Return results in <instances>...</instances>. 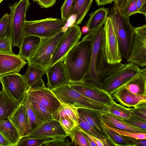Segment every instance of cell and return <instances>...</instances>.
I'll list each match as a JSON object with an SVG mask.
<instances>
[{"label": "cell", "mask_w": 146, "mask_h": 146, "mask_svg": "<svg viewBox=\"0 0 146 146\" xmlns=\"http://www.w3.org/2000/svg\"><path fill=\"white\" fill-rule=\"evenodd\" d=\"M100 111L86 108H77L78 113L82 116L96 131L110 143L105 129L104 123L99 115Z\"/></svg>", "instance_id": "cell-21"}, {"label": "cell", "mask_w": 146, "mask_h": 146, "mask_svg": "<svg viewBox=\"0 0 146 146\" xmlns=\"http://www.w3.org/2000/svg\"><path fill=\"white\" fill-rule=\"evenodd\" d=\"M82 35L78 25H73L69 27L58 44L48 67L64 59L69 51L79 42Z\"/></svg>", "instance_id": "cell-12"}, {"label": "cell", "mask_w": 146, "mask_h": 146, "mask_svg": "<svg viewBox=\"0 0 146 146\" xmlns=\"http://www.w3.org/2000/svg\"><path fill=\"white\" fill-rule=\"evenodd\" d=\"M140 69L139 67L130 62L108 63L99 77L102 87L111 95L117 88L135 76Z\"/></svg>", "instance_id": "cell-3"}, {"label": "cell", "mask_w": 146, "mask_h": 146, "mask_svg": "<svg viewBox=\"0 0 146 146\" xmlns=\"http://www.w3.org/2000/svg\"><path fill=\"white\" fill-rule=\"evenodd\" d=\"M79 129L85 135L87 136L91 140L94 142L96 144L97 146H104L103 143L102 141L88 134L82 129L79 127Z\"/></svg>", "instance_id": "cell-48"}, {"label": "cell", "mask_w": 146, "mask_h": 146, "mask_svg": "<svg viewBox=\"0 0 146 146\" xmlns=\"http://www.w3.org/2000/svg\"><path fill=\"white\" fill-rule=\"evenodd\" d=\"M109 10L108 8L103 6L89 14L90 18L85 23V26L88 28V33L104 25L108 17Z\"/></svg>", "instance_id": "cell-25"}, {"label": "cell", "mask_w": 146, "mask_h": 146, "mask_svg": "<svg viewBox=\"0 0 146 146\" xmlns=\"http://www.w3.org/2000/svg\"><path fill=\"white\" fill-rule=\"evenodd\" d=\"M137 0H128L125 5L119 11L124 15L130 16L138 13L136 6Z\"/></svg>", "instance_id": "cell-39"}, {"label": "cell", "mask_w": 146, "mask_h": 146, "mask_svg": "<svg viewBox=\"0 0 146 146\" xmlns=\"http://www.w3.org/2000/svg\"><path fill=\"white\" fill-rule=\"evenodd\" d=\"M48 88L50 90L67 84L69 79L66 70L62 59L46 69Z\"/></svg>", "instance_id": "cell-16"}, {"label": "cell", "mask_w": 146, "mask_h": 146, "mask_svg": "<svg viewBox=\"0 0 146 146\" xmlns=\"http://www.w3.org/2000/svg\"><path fill=\"white\" fill-rule=\"evenodd\" d=\"M132 108H127L115 101L109 106L108 111L112 114L122 118H128L132 113Z\"/></svg>", "instance_id": "cell-35"}, {"label": "cell", "mask_w": 146, "mask_h": 146, "mask_svg": "<svg viewBox=\"0 0 146 146\" xmlns=\"http://www.w3.org/2000/svg\"><path fill=\"white\" fill-rule=\"evenodd\" d=\"M106 125L108 127L109 129L118 133L121 135L136 139H146V134L145 133L132 132L111 127L107 125Z\"/></svg>", "instance_id": "cell-43"}, {"label": "cell", "mask_w": 146, "mask_h": 146, "mask_svg": "<svg viewBox=\"0 0 146 146\" xmlns=\"http://www.w3.org/2000/svg\"><path fill=\"white\" fill-rule=\"evenodd\" d=\"M3 0H0V4Z\"/></svg>", "instance_id": "cell-55"}, {"label": "cell", "mask_w": 146, "mask_h": 146, "mask_svg": "<svg viewBox=\"0 0 146 146\" xmlns=\"http://www.w3.org/2000/svg\"><path fill=\"white\" fill-rule=\"evenodd\" d=\"M123 120L127 123L133 127L146 130V121L132 113L128 118H122Z\"/></svg>", "instance_id": "cell-38"}, {"label": "cell", "mask_w": 146, "mask_h": 146, "mask_svg": "<svg viewBox=\"0 0 146 146\" xmlns=\"http://www.w3.org/2000/svg\"><path fill=\"white\" fill-rule=\"evenodd\" d=\"M50 138H33L23 136L19 141L17 146H41Z\"/></svg>", "instance_id": "cell-36"}, {"label": "cell", "mask_w": 146, "mask_h": 146, "mask_svg": "<svg viewBox=\"0 0 146 146\" xmlns=\"http://www.w3.org/2000/svg\"><path fill=\"white\" fill-rule=\"evenodd\" d=\"M78 115V126L82 129L100 140L104 146L113 145L108 139L96 131L82 116L79 113Z\"/></svg>", "instance_id": "cell-31"}, {"label": "cell", "mask_w": 146, "mask_h": 146, "mask_svg": "<svg viewBox=\"0 0 146 146\" xmlns=\"http://www.w3.org/2000/svg\"><path fill=\"white\" fill-rule=\"evenodd\" d=\"M23 100L26 102V111L28 121L26 135L40 126L44 122L40 120L36 116L32 108L31 102L24 98Z\"/></svg>", "instance_id": "cell-32"}, {"label": "cell", "mask_w": 146, "mask_h": 146, "mask_svg": "<svg viewBox=\"0 0 146 146\" xmlns=\"http://www.w3.org/2000/svg\"><path fill=\"white\" fill-rule=\"evenodd\" d=\"M12 45L9 36L0 38V53L14 54L12 50Z\"/></svg>", "instance_id": "cell-42"}, {"label": "cell", "mask_w": 146, "mask_h": 146, "mask_svg": "<svg viewBox=\"0 0 146 146\" xmlns=\"http://www.w3.org/2000/svg\"><path fill=\"white\" fill-rule=\"evenodd\" d=\"M40 39V38L37 36L24 35L18 55L27 60L38 46Z\"/></svg>", "instance_id": "cell-26"}, {"label": "cell", "mask_w": 146, "mask_h": 146, "mask_svg": "<svg viewBox=\"0 0 146 146\" xmlns=\"http://www.w3.org/2000/svg\"><path fill=\"white\" fill-rule=\"evenodd\" d=\"M0 133L10 146H17L21 138L17 130L8 119L0 120Z\"/></svg>", "instance_id": "cell-24"}, {"label": "cell", "mask_w": 146, "mask_h": 146, "mask_svg": "<svg viewBox=\"0 0 146 146\" xmlns=\"http://www.w3.org/2000/svg\"><path fill=\"white\" fill-rule=\"evenodd\" d=\"M91 50V40L85 36L65 56L64 62L69 82L82 81L87 74L90 67Z\"/></svg>", "instance_id": "cell-1"}, {"label": "cell", "mask_w": 146, "mask_h": 146, "mask_svg": "<svg viewBox=\"0 0 146 146\" xmlns=\"http://www.w3.org/2000/svg\"><path fill=\"white\" fill-rule=\"evenodd\" d=\"M132 113L146 121V103L141 104L133 108Z\"/></svg>", "instance_id": "cell-45"}, {"label": "cell", "mask_w": 146, "mask_h": 146, "mask_svg": "<svg viewBox=\"0 0 146 146\" xmlns=\"http://www.w3.org/2000/svg\"><path fill=\"white\" fill-rule=\"evenodd\" d=\"M24 98L41 103L52 113L56 111L60 106V102L51 90L45 86L42 79L28 89Z\"/></svg>", "instance_id": "cell-9"}, {"label": "cell", "mask_w": 146, "mask_h": 146, "mask_svg": "<svg viewBox=\"0 0 146 146\" xmlns=\"http://www.w3.org/2000/svg\"><path fill=\"white\" fill-rule=\"evenodd\" d=\"M121 86L131 93L146 95V68L140 69L135 76Z\"/></svg>", "instance_id": "cell-22"}, {"label": "cell", "mask_w": 146, "mask_h": 146, "mask_svg": "<svg viewBox=\"0 0 146 146\" xmlns=\"http://www.w3.org/2000/svg\"><path fill=\"white\" fill-rule=\"evenodd\" d=\"M108 15L117 37L122 57L127 60L131 49L134 34V27L129 21L130 17L123 14L114 7L109 10Z\"/></svg>", "instance_id": "cell-4"}, {"label": "cell", "mask_w": 146, "mask_h": 146, "mask_svg": "<svg viewBox=\"0 0 146 146\" xmlns=\"http://www.w3.org/2000/svg\"><path fill=\"white\" fill-rule=\"evenodd\" d=\"M113 99L120 104L128 107H134L146 103V95H139L131 93L121 86L111 95Z\"/></svg>", "instance_id": "cell-18"}, {"label": "cell", "mask_w": 146, "mask_h": 146, "mask_svg": "<svg viewBox=\"0 0 146 146\" xmlns=\"http://www.w3.org/2000/svg\"><path fill=\"white\" fill-rule=\"evenodd\" d=\"M105 129L110 141L113 145L117 146H137L129 137L120 135L110 129L104 123Z\"/></svg>", "instance_id": "cell-30"}, {"label": "cell", "mask_w": 146, "mask_h": 146, "mask_svg": "<svg viewBox=\"0 0 146 146\" xmlns=\"http://www.w3.org/2000/svg\"><path fill=\"white\" fill-rule=\"evenodd\" d=\"M98 6L105 5L107 4H111L114 0H95Z\"/></svg>", "instance_id": "cell-51"}, {"label": "cell", "mask_w": 146, "mask_h": 146, "mask_svg": "<svg viewBox=\"0 0 146 146\" xmlns=\"http://www.w3.org/2000/svg\"><path fill=\"white\" fill-rule=\"evenodd\" d=\"M46 74L45 68L28 65L26 72L24 75L28 88L33 86L42 79L43 76Z\"/></svg>", "instance_id": "cell-29"}, {"label": "cell", "mask_w": 146, "mask_h": 146, "mask_svg": "<svg viewBox=\"0 0 146 146\" xmlns=\"http://www.w3.org/2000/svg\"><path fill=\"white\" fill-rule=\"evenodd\" d=\"M88 28L87 26L85 25L82 27V33L84 34H87L88 32Z\"/></svg>", "instance_id": "cell-54"}, {"label": "cell", "mask_w": 146, "mask_h": 146, "mask_svg": "<svg viewBox=\"0 0 146 146\" xmlns=\"http://www.w3.org/2000/svg\"><path fill=\"white\" fill-rule=\"evenodd\" d=\"M60 103L78 108L101 111L109 110V106L87 97L71 88L67 83L51 90Z\"/></svg>", "instance_id": "cell-5"}, {"label": "cell", "mask_w": 146, "mask_h": 146, "mask_svg": "<svg viewBox=\"0 0 146 146\" xmlns=\"http://www.w3.org/2000/svg\"><path fill=\"white\" fill-rule=\"evenodd\" d=\"M27 63L18 54L0 53V76L19 73Z\"/></svg>", "instance_id": "cell-17"}, {"label": "cell", "mask_w": 146, "mask_h": 146, "mask_svg": "<svg viewBox=\"0 0 146 146\" xmlns=\"http://www.w3.org/2000/svg\"><path fill=\"white\" fill-rule=\"evenodd\" d=\"M128 62L141 67L146 66V25L134 27L131 49L127 59Z\"/></svg>", "instance_id": "cell-10"}, {"label": "cell", "mask_w": 146, "mask_h": 146, "mask_svg": "<svg viewBox=\"0 0 146 146\" xmlns=\"http://www.w3.org/2000/svg\"><path fill=\"white\" fill-rule=\"evenodd\" d=\"M128 0H114V7L119 11L125 5Z\"/></svg>", "instance_id": "cell-49"}, {"label": "cell", "mask_w": 146, "mask_h": 146, "mask_svg": "<svg viewBox=\"0 0 146 146\" xmlns=\"http://www.w3.org/2000/svg\"><path fill=\"white\" fill-rule=\"evenodd\" d=\"M75 0H65L61 8V19L67 21L70 17V13Z\"/></svg>", "instance_id": "cell-41"}, {"label": "cell", "mask_w": 146, "mask_h": 146, "mask_svg": "<svg viewBox=\"0 0 146 146\" xmlns=\"http://www.w3.org/2000/svg\"><path fill=\"white\" fill-rule=\"evenodd\" d=\"M104 51L107 62L113 64L121 62L122 57L117 37L110 17L108 16L104 25Z\"/></svg>", "instance_id": "cell-13"}, {"label": "cell", "mask_w": 146, "mask_h": 146, "mask_svg": "<svg viewBox=\"0 0 146 146\" xmlns=\"http://www.w3.org/2000/svg\"><path fill=\"white\" fill-rule=\"evenodd\" d=\"M59 122L68 136L74 127L76 126L72 120L67 116H64L60 118Z\"/></svg>", "instance_id": "cell-44"}, {"label": "cell", "mask_w": 146, "mask_h": 146, "mask_svg": "<svg viewBox=\"0 0 146 146\" xmlns=\"http://www.w3.org/2000/svg\"><path fill=\"white\" fill-rule=\"evenodd\" d=\"M66 137L50 138L44 142L41 146H70L72 143L67 139Z\"/></svg>", "instance_id": "cell-40"}, {"label": "cell", "mask_w": 146, "mask_h": 146, "mask_svg": "<svg viewBox=\"0 0 146 146\" xmlns=\"http://www.w3.org/2000/svg\"><path fill=\"white\" fill-rule=\"evenodd\" d=\"M2 89L9 96L20 104L23 100L28 86L24 75L14 72L0 76Z\"/></svg>", "instance_id": "cell-11"}, {"label": "cell", "mask_w": 146, "mask_h": 146, "mask_svg": "<svg viewBox=\"0 0 146 146\" xmlns=\"http://www.w3.org/2000/svg\"><path fill=\"white\" fill-rule=\"evenodd\" d=\"M60 103V108L56 111L52 113L53 119L59 121L60 118L67 116L70 117L76 125L78 126V108L69 104Z\"/></svg>", "instance_id": "cell-28"}, {"label": "cell", "mask_w": 146, "mask_h": 146, "mask_svg": "<svg viewBox=\"0 0 146 146\" xmlns=\"http://www.w3.org/2000/svg\"><path fill=\"white\" fill-rule=\"evenodd\" d=\"M37 3L41 8H47L52 7L55 3L56 0H33Z\"/></svg>", "instance_id": "cell-46"}, {"label": "cell", "mask_w": 146, "mask_h": 146, "mask_svg": "<svg viewBox=\"0 0 146 146\" xmlns=\"http://www.w3.org/2000/svg\"><path fill=\"white\" fill-rule=\"evenodd\" d=\"M8 119L17 130L21 138L26 135L28 127V121L25 101L23 100Z\"/></svg>", "instance_id": "cell-20"}, {"label": "cell", "mask_w": 146, "mask_h": 146, "mask_svg": "<svg viewBox=\"0 0 146 146\" xmlns=\"http://www.w3.org/2000/svg\"><path fill=\"white\" fill-rule=\"evenodd\" d=\"M72 143L75 146H89L86 138L83 133L79 129L78 125L75 126L69 135Z\"/></svg>", "instance_id": "cell-34"}, {"label": "cell", "mask_w": 146, "mask_h": 146, "mask_svg": "<svg viewBox=\"0 0 146 146\" xmlns=\"http://www.w3.org/2000/svg\"><path fill=\"white\" fill-rule=\"evenodd\" d=\"M104 25L88 33L85 36L91 40V54L89 72L82 81L94 84L102 89L99 77L108 63L105 54Z\"/></svg>", "instance_id": "cell-2"}, {"label": "cell", "mask_w": 146, "mask_h": 146, "mask_svg": "<svg viewBox=\"0 0 146 146\" xmlns=\"http://www.w3.org/2000/svg\"><path fill=\"white\" fill-rule=\"evenodd\" d=\"M11 16L5 13L0 19V38L9 36L10 33Z\"/></svg>", "instance_id": "cell-37"}, {"label": "cell", "mask_w": 146, "mask_h": 146, "mask_svg": "<svg viewBox=\"0 0 146 146\" xmlns=\"http://www.w3.org/2000/svg\"><path fill=\"white\" fill-rule=\"evenodd\" d=\"M31 5L29 0H19L10 5L11 22L9 36L12 46L20 48L24 36L23 28L27 12Z\"/></svg>", "instance_id": "cell-7"}, {"label": "cell", "mask_w": 146, "mask_h": 146, "mask_svg": "<svg viewBox=\"0 0 146 146\" xmlns=\"http://www.w3.org/2000/svg\"><path fill=\"white\" fill-rule=\"evenodd\" d=\"M24 136L33 138H52L67 137L68 135L60 122L53 119L44 122L40 126Z\"/></svg>", "instance_id": "cell-15"}, {"label": "cell", "mask_w": 146, "mask_h": 146, "mask_svg": "<svg viewBox=\"0 0 146 146\" xmlns=\"http://www.w3.org/2000/svg\"><path fill=\"white\" fill-rule=\"evenodd\" d=\"M64 33L61 30L52 36L40 38L39 44L26 60L28 65L46 69L48 68L56 46Z\"/></svg>", "instance_id": "cell-6"}, {"label": "cell", "mask_w": 146, "mask_h": 146, "mask_svg": "<svg viewBox=\"0 0 146 146\" xmlns=\"http://www.w3.org/2000/svg\"><path fill=\"white\" fill-rule=\"evenodd\" d=\"M20 105L2 89L0 91V120L9 119Z\"/></svg>", "instance_id": "cell-23"}, {"label": "cell", "mask_w": 146, "mask_h": 146, "mask_svg": "<svg viewBox=\"0 0 146 146\" xmlns=\"http://www.w3.org/2000/svg\"><path fill=\"white\" fill-rule=\"evenodd\" d=\"M0 146H10L8 142L0 133Z\"/></svg>", "instance_id": "cell-52"}, {"label": "cell", "mask_w": 146, "mask_h": 146, "mask_svg": "<svg viewBox=\"0 0 146 146\" xmlns=\"http://www.w3.org/2000/svg\"><path fill=\"white\" fill-rule=\"evenodd\" d=\"M129 138L131 140L134 142L137 146L141 145L143 146H146V139H136L129 137Z\"/></svg>", "instance_id": "cell-50"}, {"label": "cell", "mask_w": 146, "mask_h": 146, "mask_svg": "<svg viewBox=\"0 0 146 146\" xmlns=\"http://www.w3.org/2000/svg\"><path fill=\"white\" fill-rule=\"evenodd\" d=\"M86 138L87 142L89 146H97L96 144L93 141L91 140L87 136L85 135Z\"/></svg>", "instance_id": "cell-53"}, {"label": "cell", "mask_w": 146, "mask_h": 146, "mask_svg": "<svg viewBox=\"0 0 146 146\" xmlns=\"http://www.w3.org/2000/svg\"><path fill=\"white\" fill-rule=\"evenodd\" d=\"M136 6L138 13L146 16V0H137Z\"/></svg>", "instance_id": "cell-47"}, {"label": "cell", "mask_w": 146, "mask_h": 146, "mask_svg": "<svg viewBox=\"0 0 146 146\" xmlns=\"http://www.w3.org/2000/svg\"><path fill=\"white\" fill-rule=\"evenodd\" d=\"M99 115L103 123L110 127L133 132L146 133V130L127 123L124 121L122 117L112 114L108 110L100 111Z\"/></svg>", "instance_id": "cell-19"}, {"label": "cell", "mask_w": 146, "mask_h": 146, "mask_svg": "<svg viewBox=\"0 0 146 146\" xmlns=\"http://www.w3.org/2000/svg\"><path fill=\"white\" fill-rule=\"evenodd\" d=\"M66 23L62 19L52 17L24 21V35H33L40 38L52 36L62 30Z\"/></svg>", "instance_id": "cell-8"}, {"label": "cell", "mask_w": 146, "mask_h": 146, "mask_svg": "<svg viewBox=\"0 0 146 146\" xmlns=\"http://www.w3.org/2000/svg\"><path fill=\"white\" fill-rule=\"evenodd\" d=\"M94 0H75L73 5L70 16L76 15L74 25H79L82 22L90 10Z\"/></svg>", "instance_id": "cell-27"}, {"label": "cell", "mask_w": 146, "mask_h": 146, "mask_svg": "<svg viewBox=\"0 0 146 146\" xmlns=\"http://www.w3.org/2000/svg\"><path fill=\"white\" fill-rule=\"evenodd\" d=\"M27 100L31 102L32 108L40 120L44 122L53 119L51 113L43 104L37 101Z\"/></svg>", "instance_id": "cell-33"}, {"label": "cell", "mask_w": 146, "mask_h": 146, "mask_svg": "<svg viewBox=\"0 0 146 146\" xmlns=\"http://www.w3.org/2000/svg\"><path fill=\"white\" fill-rule=\"evenodd\" d=\"M68 84L71 88L83 95L108 106L111 105L115 101L106 91L91 83L82 81L69 82Z\"/></svg>", "instance_id": "cell-14"}]
</instances>
